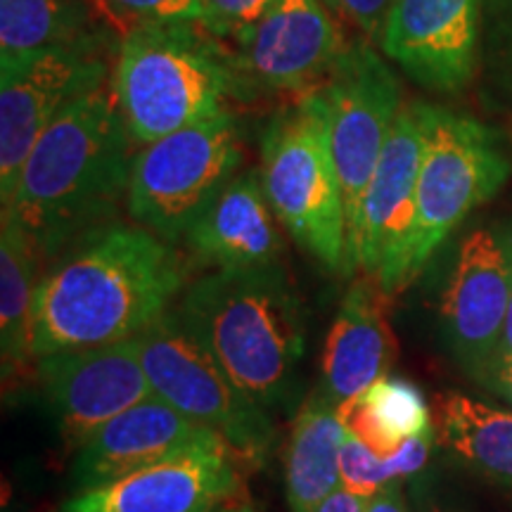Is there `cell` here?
Returning a JSON list of instances; mask_svg holds the SVG:
<instances>
[{"instance_id": "1", "label": "cell", "mask_w": 512, "mask_h": 512, "mask_svg": "<svg viewBox=\"0 0 512 512\" xmlns=\"http://www.w3.org/2000/svg\"><path fill=\"white\" fill-rule=\"evenodd\" d=\"M185 280L174 245L138 223L83 235L38 278L31 358L133 339L169 311Z\"/></svg>"}, {"instance_id": "2", "label": "cell", "mask_w": 512, "mask_h": 512, "mask_svg": "<svg viewBox=\"0 0 512 512\" xmlns=\"http://www.w3.org/2000/svg\"><path fill=\"white\" fill-rule=\"evenodd\" d=\"M131 143L112 88L86 95L36 140L3 211L22 223L41 259L112 223L126 204Z\"/></svg>"}, {"instance_id": "3", "label": "cell", "mask_w": 512, "mask_h": 512, "mask_svg": "<svg viewBox=\"0 0 512 512\" xmlns=\"http://www.w3.org/2000/svg\"><path fill=\"white\" fill-rule=\"evenodd\" d=\"M176 313L249 399L283 406L304 358V313L280 264L202 275Z\"/></svg>"}, {"instance_id": "4", "label": "cell", "mask_w": 512, "mask_h": 512, "mask_svg": "<svg viewBox=\"0 0 512 512\" xmlns=\"http://www.w3.org/2000/svg\"><path fill=\"white\" fill-rule=\"evenodd\" d=\"M112 98L138 147L226 112L233 64L197 24L143 27L121 36Z\"/></svg>"}, {"instance_id": "5", "label": "cell", "mask_w": 512, "mask_h": 512, "mask_svg": "<svg viewBox=\"0 0 512 512\" xmlns=\"http://www.w3.org/2000/svg\"><path fill=\"white\" fill-rule=\"evenodd\" d=\"M261 185L275 219L328 271L349 273V221L320 88L278 114L261 143Z\"/></svg>"}, {"instance_id": "6", "label": "cell", "mask_w": 512, "mask_h": 512, "mask_svg": "<svg viewBox=\"0 0 512 512\" xmlns=\"http://www.w3.org/2000/svg\"><path fill=\"white\" fill-rule=\"evenodd\" d=\"M422 159L415 223L408 247V285L418 278L448 235L510 178L501 140L477 119L422 105Z\"/></svg>"}, {"instance_id": "7", "label": "cell", "mask_w": 512, "mask_h": 512, "mask_svg": "<svg viewBox=\"0 0 512 512\" xmlns=\"http://www.w3.org/2000/svg\"><path fill=\"white\" fill-rule=\"evenodd\" d=\"M240 164V128L230 114L143 145L131 166L128 216L171 245L185 240Z\"/></svg>"}, {"instance_id": "8", "label": "cell", "mask_w": 512, "mask_h": 512, "mask_svg": "<svg viewBox=\"0 0 512 512\" xmlns=\"http://www.w3.org/2000/svg\"><path fill=\"white\" fill-rule=\"evenodd\" d=\"M133 339L155 396L214 430L235 453L256 465L264 463L275 441L266 408L230 380L176 311H166Z\"/></svg>"}, {"instance_id": "9", "label": "cell", "mask_w": 512, "mask_h": 512, "mask_svg": "<svg viewBox=\"0 0 512 512\" xmlns=\"http://www.w3.org/2000/svg\"><path fill=\"white\" fill-rule=\"evenodd\" d=\"M100 36L0 60V202L12 200L43 131L112 74Z\"/></svg>"}, {"instance_id": "10", "label": "cell", "mask_w": 512, "mask_h": 512, "mask_svg": "<svg viewBox=\"0 0 512 512\" xmlns=\"http://www.w3.org/2000/svg\"><path fill=\"white\" fill-rule=\"evenodd\" d=\"M332 155L344 190L349 252L368 183L403 110L401 86L373 43H349L323 86Z\"/></svg>"}, {"instance_id": "11", "label": "cell", "mask_w": 512, "mask_h": 512, "mask_svg": "<svg viewBox=\"0 0 512 512\" xmlns=\"http://www.w3.org/2000/svg\"><path fill=\"white\" fill-rule=\"evenodd\" d=\"M422 159V119L418 102L403 105L361 204L349 273L361 271L396 294L408 287V247L415 223V197Z\"/></svg>"}, {"instance_id": "12", "label": "cell", "mask_w": 512, "mask_h": 512, "mask_svg": "<svg viewBox=\"0 0 512 512\" xmlns=\"http://www.w3.org/2000/svg\"><path fill=\"white\" fill-rule=\"evenodd\" d=\"M36 361L43 399L72 448H81L102 425L155 396L136 339Z\"/></svg>"}, {"instance_id": "13", "label": "cell", "mask_w": 512, "mask_h": 512, "mask_svg": "<svg viewBox=\"0 0 512 512\" xmlns=\"http://www.w3.org/2000/svg\"><path fill=\"white\" fill-rule=\"evenodd\" d=\"M512 294V228L486 226L460 242L441 297L446 347L475 375L501 347Z\"/></svg>"}, {"instance_id": "14", "label": "cell", "mask_w": 512, "mask_h": 512, "mask_svg": "<svg viewBox=\"0 0 512 512\" xmlns=\"http://www.w3.org/2000/svg\"><path fill=\"white\" fill-rule=\"evenodd\" d=\"M235 43L242 74L275 91L323 86L349 46L323 0H273Z\"/></svg>"}, {"instance_id": "15", "label": "cell", "mask_w": 512, "mask_h": 512, "mask_svg": "<svg viewBox=\"0 0 512 512\" xmlns=\"http://www.w3.org/2000/svg\"><path fill=\"white\" fill-rule=\"evenodd\" d=\"M219 451L235 453L214 430L152 396L112 418L76 448L72 479L83 491L188 453Z\"/></svg>"}, {"instance_id": "16", "label": "cell", "mask_w": 512, "mask_h": 512, "mask_svg": "<svg viewBox=\"0 0 512 512\" xmlns=\"http://www.w3.org/2000/svg\"><path fill=\"white\" fill-rule=\"evenodd\" d=\"M479 46V0H396L380 50L434 91H458L472 79Z\"/></svg>"}, {"instance_id": "17", "label": "cell", "mask_w": 512, "mask_h": 512, "mask_svg": "<svg viewBox=\"0 0 512 512\" xmlns=\"http://www.w3.org/2000/svg\"><path fill=\"white\" fill-rule=\"evenodd\" d=\"M238 486L230 451L188 453L83 489L60 512H216Z\"/></svg>"}, {"instance_id": "18", "label": "cell", "mask_w": 512, "mask_h": 512, "mask_svg": "<svg viewBox=\"0 0 512 512\" xmlns=\"http://www.w3.org/2000/svg\"><path fill=\"white\" fill-rule=\"evenodd\" d=\"M387 294L375 278H358L344 294L323 349V392L339 403L356 399L389 375L396 339L389 325Z\"/></svg>"}, {"instance_id": "19", "label": "cell", "mask_w": 512, "mask_h": 512, "mask_svg": "<svg viewBox=\"0 0 512 512\" xmlns=\"http://www.w3.org/2000/svg\"><path fill=\"white\" fill-rule=\"evenodd\" d=\"M183 242L195 261L214 271L278 264L283 238L275 226L259 169L235 176L195 221Z\"/></svg>"}, {"instance_id": "20", "label": "cell", "mask_w": 512, "mask_h": 512, "mask_svg": "<svg viewBox=\"0 0 512 512\" xmlns=\"http://www.w3.org/2000/svg\"><path fill=\"white\" fill-rule=\"evenodd\" d=\"M344 430L337 406L323 389L302 403L287 446V503L290 512H316L328 496L342 489L339 451Z\"/></svg>"}, {"instance_id": "21", "label": "cell", "mask_w": 512, "mask_h": 512, "mask_svg": "<svg viewBox=\"0 0 512 512\" xmlns=\"http://www.w3.org/2000/svg\"><path fill=\"white\" fill-rule=\"evenodd\" d=\"M441 441L484 479L512 486V413L460 392L439 396Z\"/></svg>"}, {"instance_id": "22", "label": "cell", "mask_w": 512, "mask_h": 512, "mask_svg": "<svg viewBox=\"0 0 512 512\" xmlns=\"http://www.w3.org/2000/svg\"><path fill=\"white\" fill-rule=\"evenodd\" d=\"M344 430L354 434L380 456H392L408 439L432 430L427 399L413 382L382 377L356 399L337 406Z\"/></svg>"}, {"instance_id": "23", "label": "cell", "mask_w": 512, "mask_h": 512, "mask_svg": "<svg viewBox=\"0 0 512 512\" xmlns=\"http://www.w3.org/2000/svg\"><path fill=\"white\" fill-rule=\"evenodd\" d=\"M0 226V349L3 377L10 380L31 358V311L41 254L10 211H3Z\"/></svg>"}, {"instance_id": "24", "label": "cell", "mask_w": 512, "mask_h": 512, "mask_svg": "<svg viewBox=\"0 0 512 512\" xmlns=\"http://www.w3.org/2000/svg\"><path fill=\"white\" fill-rule=\"evenodd\" d=\"M95 0H0V60L93 38Z\"/></svg>"}, {"instance_id": "25", "label": "cell", "mask_w": 512, "mask_h": 512, "mask_svg": "<svg viewBox=\"0 0 512 512\" xmlns=\"http://www.w3.org/2000/svg\"><path fill=\"white\" fill-rule=\"evenodd\" d=\"M434 430L408 439L392 456H380L361 439L347 432L339 451L342 489L361 498H373L382 486L418 475L432 456Z\"/></svg>"}, {"instance_id": "26", "label": "cell", "mask_w": 512, "mask_h": 512, "mask_svg": "<svg viewBox=\"0 0 512 512\" xmlns=\"http://www.w3.org/2000/svg\"><path fill=\"white\" fill-rule=\"evenodd\" d=\"M107 27L119 36L143 27H174L197 24L200 27V0H95Z\"/></svg>"}, {"instance_id": "27", "label": "cell", "mask_w": 512, "mask_h": 512, "mask_svg": "<svg viewBox=\"0 0 512 512\" xmlns=\"http://www.w3.org/2000/svg\"><path fill=\"white\" fill-rule=\"evenodd\" d=\"M273 0H200V27L219 41H238L254 27Z\"/></svg>"}, {"instance_id": "28", "label": "cell", "mask_w": 512, "mask_h": 512, "mask_svg": "<svg viewBox=\"0 0 512 512\" xmlns=\"http://www.w3.org/2000/svg\"><path fill=\"white\" fill-rule=\"evenodd\" d=\"M337 17L347 19L361 31L363 38L380 46L384 24L389 12L394 10L396 0H323Z\"/></svg>"}, {"instance_id": "29", "label": "cell", "mask_w": 512, "mask_h": 512, "mask_svg": "<svg viewBox=\"0 0 512 512\" xmlns=\"http://www.w3.org/2000/svg\"><path fill=\"white\" fill-rule=\"evenodd\" d=\"M472 377H475L482 387L489 389L491 394L501 396L505 403H510L512 406V358L494 356Z\"/></svg>"}, {"instance_id": "30", "label": "cell", "mask_w": 512, "mask_h": 512, "mask_svg": "<svg viewBox=\"0 0 512 512\" xmlns=\"http://www.w3.org/2000/svg\"><path fill=\"white\" fill-rule=\"evenodd\" d=\"M366 512H408L406 498H403L401 482L382 486L373 498H368Z\"/></svg>"}, {"instance_id": "31", "label": "cell", "mask_w": 512, "mask_h": 512, "mask_svg": "<svg viewBox=\"0 0 512 512\" xmlns=\"http://www.w3.org/2000/svg\"><path fill=\"white\" fill-rule=\"evenodd\" d=\"M366 505H368V498L354 496L349 494V491L337 489L335 494L325 498L323 505H320L316 512H366Z\"/></svg>"}, {"instance_id": "32", "label": "cell", "mask_w": 512, "mask_h": 512, "mask_svg": "<svg viewBox=\"0 0 512 512\" xmlns=\"http://www.w3.org/2000/svg\"><path fill=\"white\" fill-rule=\"evenodd\" d=\"M496 356H508L512 358V294H510V306H508V316H505V325H503V335H501V347H498Z\"/></svg>"}, {"instance_id": "33", "label": "cell", "mask_w": 512, "mask_h": 512, "mask_svg": "<svg viewBox=\"0 0 512 512\" xmlns=\"http://www.w3.org/2000/svg\"><path fill=\"white\" fill-rule=\"evenodd\" d=\"M216 512H254V510H249V508H245V505H230V508H219Z\"/></svg>"}, {"instance_id": "34", "label": "cell", "mask_w": 512, "mask_h": 512, "mask_svg": "<svg viewBox=\"0 0 512 512\" xmlns=\"http://www.w3.org/2000/svg\"><path fill=\"white\" fill-rule=\"evenodd\" d=\"M430 512H439V510H430Z\"/></svg>"}]
</instances>
